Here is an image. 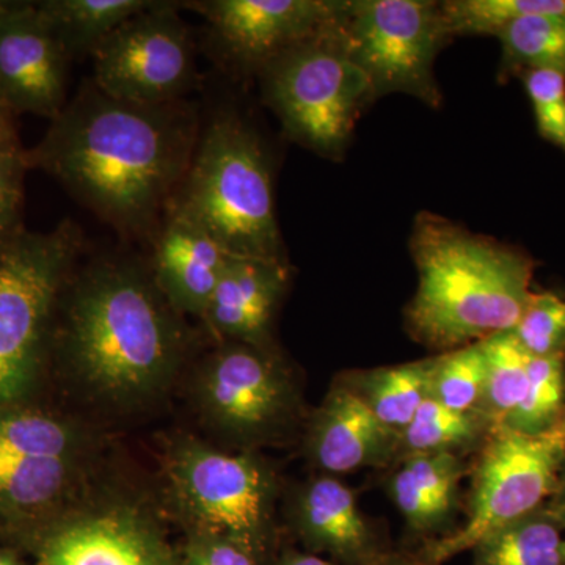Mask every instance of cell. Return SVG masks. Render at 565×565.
Instances as JSON below:
<instances>
[{
	"mask_svg": "<svg viewBox=\"0 0 565 565\" xmlns=\"http://www.w3.org/2000/svg\"><path fill=\"white\" fill-rule=\"evenodd\" d=\"M199 136L192 104L120 102L88 81L25 159L118 232L139 236L161 221Z\"/></svg>",
	"mask_w": 565,
	"mask_h": 565,
	"instance_id": "1",
	"label": "cell"
},
{
	"mask_svg": "<svg viewBox=\"0 0 565 565\" xmlns=\"http://www.w3.org/2000/svg\"><path fill=\"white\" fill-rule=\"evenodd\" d=\"M68 296L61 348L93 392L136 403L170 381L185 330L150 269L121 259L99 262L81 274Z\"/></svg>",
	"mask_w": 565,
	"mask_h": 565,
	"instance_id": "2",
	"label": "cell"
},
{
	"mask_svg": "<svg viewBox=\"0 0 565 565\" xmlns=\"http://www.w3.org/2000/svg\"><path fill=\"white\" fill-rule=\"evenodd\" d=\"M418 289L405 326L419 343L452 351L511 332L530 300L533 259L444 215L423 211L411 236Z\"/></svg>",
	"mask_w": 565,
	"mask_h": 565,
	"instance_id": "3",
	"label": "cell"
},
{
	"mask_svg": "<svg viewBox=\"0 0 565 565\" xmlns=\"http://www.w3.org/2000/svg\"><path fill=\"white\" fill-rule=\"evenodd\" d=\"M170 203L232 255L288 262L266 151L258 134L233 111H218L200 132Z\"/></svg>",
	"mask_w": 565,
	"mask_h": 565,
	"instance_id": "4",
	"label": "cell"
},
{
	"mask_svg": "<svg viewBox=\"0 0 565 565\" xmlns=\"http://www.w3.org/2000/svg\"><path fill=\"white\" fill-rule=\"evenodd\" d=\"M84 248L79 226L22 228L0 245V408L24 405L50 348L52 322Z\"/></svg>",
	"mask_w": 565,
	"mask_h": 565,
	"instance_id": "5",
	"label": "cell"
},
{
	"mask_svg": "<svg viewBox=\"0 0 565 565\" xmlns=\"http://www.w3.org/2000/svg\"><path fill=\"white\" fill-rule=\"evenodd\" d=\"M341 18L259 71L264 102L286 136L327 159L343 156L355 122L375 99L366 74L345 51Z\"/></svg>",
	"mask_w": 565,
	"mask_h": 565,
	"instance_id": "6",
	"label": "cell"
},
{
	"mask_svg": "<svg viewBox=\"0 0 565 565\" xmlns=\"http://www.w3.org/2000/svg\"><path fill=\"white\" fill-rule=\"evenodd\" d=\"M565 460V416L541 434L497 427L482 445L467 523L430 542L422 559L441 565L487 535L545 508L555 498Z\"/></svg>",
	"mask_w": 565,
	"mask_h": 565,
	"instance_id": "7",
	"label": "cell"
},
{
	"mask_svg": "<svg viewBox=\"0 0 565 565\" xmlns=\"http://www.w3.org/2000/svg\"><path fill=\"white\" fill-rule=\"evenodd\" d=\"M170 492L193 533L218 535L256 557L273 537L277 478L262 457L178 441L167 459Z\"/></svg>",
	"mask_w": 565,
	"mask_h": 565,
	"instance_id": "8",
	"label": "cell"
},
{
	"mask_svg": "<svg viewBox=\"0 0 565 565\" xmlns=\"http://www.w3.org/2000/svg\"><path fill=\"white\" fill-rule=\"evenodd\" d=\"M340 33L349 57L379 96L403 93L441 106L434 62L446 36L440 3L430 0L345 2Z\"/></svg>",
	"mask_w": 565,
	"mask_h": 565,
	"instance_id": "9",
	"label": "cell"
},
{
	"mask_svg": "<svg viewBox=\"0 0 565 565\" xmlns=\"http://www.w3.org/2000/svg\"><path fill=\"white\" fill-rule=\"evenodd\" d=\"M180 2L154 6L122 22L93 52V84L120 102L167 106L195 87V43Z\"/></svg>",
	"mask_w": 565,
	"mask_h": 565,
	"instance_id": "10",
	"label": "cell"
},
{
	"mask_svg": "<svg viewBox=\"0 0 565 565\" xmlns=\"http://www.w3.org/2000/svg\"><path fill=\"white\" fill-rule=\"evenodd\" d=\"M76 429L25 405L0 408V519L31 522L68 493L79 465Z\"/></svg>",
	"mask_w": 565,
	"mask_h": 565,
	"instance_id": "11",
	"label": "cell"
},
{
	"mask_svg": "<svg viewBox=\"0 0 565 565\" xmlns=\"http://www.w3.org/2000/svg\"><path fill=\"white\" fill-rule=\"evenodd\" d=\"M196 384L207 418L239 440H262L277 433L296 407L288 370L264 345L218 344Z\"/></svg>",
	"mask_w": 565,
	"mask_h": 565,
	"instance_id": "12",
	"label": "cell"
},
{
	"mask_svg": "<svg viewBox=\"0 0 565 565\" xmlns=\"http://www.w3.org/2000/svg\"><path fill=\"white\" fill-rule=\"evenodd\" d=\"M206 21L211 46L226 65L259 73L282 52L340 20L345 2L330 0H193L180 2Z\"/></svg>",
	"mask_w": 565,
	"mask_h": 565,
	"instance_id": "13",
	"label": "cell"
},
{
	"mask_svg": "<svg viewBox=\"0 0 565 565\" xmlns=\"http://www.w3.org/2000/svg\"><path fill=\"white\" fill-rule=\"evenodd\" d=\"M70 62L35 2H3L0 95L11 114L57 118L68 104Z\"/></svg>",
	"mask_w": 565,
	"mask_h": 565,
	"instance_id": "14",
	"label": "cell"
},
{
	"mask_svg": "<svg viewBox=\"0 0 565 565\" xmlns=\"http://www.w3.org/2000/svg\"><path fill=\"white\" fill-rule=\"evenodd\" d=\"M36 565H181L159 527L140 509L111 504L50 527Z\"/></svg>",
	"mask_w": 565,
	"mask_h": 565,
	"instance_id": "15",
	"label": "cell"
},
{
	"mask_svg": "<svg viewBox=\"0 0 565 565\" xmlns=\"http://www.w3.org/2000/svg\"><path fill=\"white\" fill-rule=\"evenodd\" d=\"M152 233L156 288L178 315L202 319L232 253L172 203Z\"/></svg>",
	"mask_w": 565,
	"mask_h": 565,
	"instance_id": "16",
	"label": "cell"
},
{
	"mask_svg": "<svg viewBox=\"0 0 565 565\" xmlns=\"http://www.w3.org/2000/svg\"><path fill=\"white\" fill-rule=\"evenodd\" d=\"M305 448L318 470L338 476L397 459L399 435L338 379L311 418Z\"/></svg>",
	"mask_w": 565,
	"mask_h": 565,
	"instance_id": "17",
	"label": "cell"
},
{
	"mask_svg": "<svg viewBox=\"0 0 565 565\" xmlns=\"http://www.w3.org/2000/svg\"><path fill=\"white\" fill-rule=\"evenodd\" d=\"M291 277L280 259L232 255L202 316L218 343L234 341L269 348L275 311Z\"/></svg>",
	"mask_w": 565,
	"mask_h": 565,
	"instance_id": "18",
	"label": "cell"
},
{
	"mask_svg": "<svg viewBox=\"0 0 565 565\" xmlns=\"http://www.w3.org/2000/svg\"><path fill=\"white\" fill-rule=\"evenodd\" d=\"M292 523L305 544L341 565H371L384 553L355 493L337 476L305 482L294 498Z\"/></svg>",
	"mask_w": 565,
	"mask_h": 565,
	"instance_id": "19",
	"label": "cell"
},
{
	"mask_svg": "<svg viewBox=\"0 0 565 565\" xmlns=\"http://www.w3.org/2000/svg\"><path fill=\"white\" fill-rule=\"evenodd\" d=\"M388 481V493L407 525L433 533L451 519L465 467L462 456L449 452L404 457Z\"/></svg>",
	"mask_w": 565,
	"mask_h": 565,
	"instance_id": "20",
	"label": "cell"
},
{
	"mask_svg": "<svg viewBox=\"0 0 565 565\" xmlns=\"http://www.w3.org/2000/svg\"><path fill=\"white\" fill-rule=\"evenodd\" d=\"M433 359L353 371L340 381L348 385L384 426L399 435L429 397Z\"/></svg>",
	"mask_w": 565,
	"mask_h": 565,
	"instance_id": "21",
	"label": "cell"
},
{
	"mask_svg": "<svg viewBox=\"0 0 565 565\" xmlns=\"http://www.w3.org/2000/svg\"><path fill=\"white\" fill-rule=\"evenodd\" d=\"M156 0H43L35 2L70 61L92 57L111 32Z\"/></svg>",
	"mask_w": 565,
	"mask_h": 565,
	"instance_id": "22",
	"label": "cell"
},
{
	"mask_svg": "<svg viewBox=\"0 0 565 565\" xmlns=\"http://www.w3.org/2000/svg\"><path fill=\"white\" fill-rule=\"evenodd\" d=\"M473 565H565L564 533L548 505L487 535Z\"/></svg>",
	"mask_w": 565,
	"mask_h": 565,
	"instance_id": "23",
	"label": "cell"
},
{
	"mask_svg": "<svg viewBox=\"0 0 565 565\" xmlns=\"http://www.w3.org/2000/svg\"><path fill=\"white\" fill-rule=\"evenodd\" d=\"M492 430L484 415L451 411L427 397L399 434L397 459L435 452L463 456L476 446L482 448Z\"/></svg>",
	"mask_w": 565,
	"mask_h": 565,
	"instance_id": "24",
	"label": "cell"
},
{
	"mask_svg": "<svg viewBox=\"0 0 565 565\" xmlns=\"http://www.w3.org/2000/svg\"><path fill=\"white\" fill-rule=\"evenodd\" d=\"M497 36L501 41V81L533 70L565 76V13L523 18Z\"/></svg>",
	"mask_w": 565,
	"mask_h": 565,
	"instance_id": "25",
	"label": "cell"
},
{
	"mask_svg": "<svg viewBox=\"0 0 565 565\" xmlns=\"http://www.w3.org/2000/svg\"><path fill=\"white\" fill-rule=\"evenodd\" d=\"M479 345L486 366L482 414L497 429L503 426L525 396L531 355L519 343L512 330L494 333L479 341Z\"/></svg>",
	"mask_w": 565,
	"mask_h": 565,
	"instance_id": "26",
	"label": "cell"
},
{
	"mask_svg": "<svg viewBox=\"0 0 565 565\" xmlns=\"http://www.w3.org/2000/svg\"><path fill=\"white\" fill-rule=\"evenodd\" d=\"M565 416V355L531 356L525 396L503 426L541 434Z\"/></svg>",
	"mask_w": 565,
	"mask_h": 565,
	"instance_id": "27",
	"label": "cell"
},
{
	"mask_svg": "<svg viewBox=\"0 0 565 565\" xmlns=\"http://www.w3.org/2000/svg\"><path fill=\"white\" fill-rule=\"evenodd\" d=\"M446 36L498 35L535 14H563L565 0H449L440 3Z\"/></svg>",
	"mask_w": 565,
	"mask_h": 565,
	"instance_id": "28",
	"label": "cell"
},
{
	"mask_svg": "<svg viewBox=\"0 0 565 565\" xmlns=\"http://www.w3.org/2000/svg\"><path fill=\"white\" fill-rule=\"evenodd\" d=\"M484 392V355L479 343L462 345L434 356L430 399L451 411L482 414Z\"/></svg>",
	"mask_w": 565,
	"mask_h": 565,
	"instance_id": "29",
	"label": "cell"
},
{
	"mask_svg": "<svg viewBox=\"0 0 565 565\" xmlns=\"http://www.w3.org/2000/svg\"><path fill=\"white\" fill-rule=\"evenodd\" d=\"M13 115L0 118V245L21 232L24 178L29 170Z\"/></svg>",
	"mask_w": 565,
	"mask_h": 565,
	"instance_id": "30",
	"label": "cell"
},
{
	"mask_svg": "<svg viewBox=\"0 0 565 565\" xmlns=\"http://www.w3.org/2000/svg\"><path fill=\"white\" fill-rule=\"evenodd\" d=\"M512 333L531 356L565 355V299L533 292Z\"/></svg>",
	"mask_w": 565,
	"mask_h": 565,
	"instance_id": "31",
	"label": "cell"
},
{
	"mask_svg": "<svg viewBox=\"0 0 565 565\" xmlns=\"http://www.w3.org/2000/svg\"><path fill=\"white\" fill-rule=\"evenodd\" d=\"M522 77L539 134L565 152V76L556 71L533 70L522 73Z\"/></svg>",
	"mask_w": 565,
	"mask_h": 565,
	"instance_id": "32",
	"label": "cell"
},
{
	"mask_svg": "<svg viewBox=\"0 0 565 565\" xmlns=\"http://www.w3.org/2000/svg\"><path fill=\"white\" fill-rule=\"evenodd\" d=\"M181 565H258V557L230 539L192 533Z\"/></svg>",
	"mask_w": 565,
	"mask_h": 565,
	"instance_id": "33",
	"label": "cell"
},
{
	"mask_svg": "<svg viewBox=\"0 0 565 565\" xmlns=\"http://www.w3.org/2000/svg\"><path fill=\"white\" fill-rule=\"evenodd\" d=\"M275 565H341L311 553L288 552Z\"/></svg>",
	"mask_w": 565,
	"mask_h": 565,
	"instance_id": "34",
	"label": "cell"
},
{
	"mask_svg": "<svg viewBox=\"0 0 565 565\" xmlns=\"http://www.w3.org/2000/svg\"><path fill=\"white\" fill-rule=\"evenodd\" d=\"M371 565H429L424 563L422 557H412L407 555H396V553H382L373 561Z\"/></svg>",
	"mask_w": 565,
	"mask_h": 565,
	"instance_id": "35",
	"label": "cell"
},
{
	"mask_svg": "<svg viewBox=\"0 0 565 565\" xmlns=\"http://www.w3.org/2000/svg\"><path fill=\"white\" fill-rule=\"evenodd\" d=\"M548 505L550 511L553 512L557 523H559L561 530L565 533V500H552ZM564 552H565V537H564Z\"/></svg>",
	"mask_w": 565,
	"mask_h": 565,
	"instance_id": "36",
	"label": "cell"
},
{
	"mask_svg": "<svg viewBox=\"0 0 565 565\" xmlns=\"http://www.w3.org/2000/svg\"><path fill=\"white\" fill-rule=\"evenodd\" d=\"M0 565H22L13 553L0 550Z\"/></svg>",
	"mask_w": 565,
	"mask_h": 565,
	"instance_id": "37",
	"label": "cell"
},
{
	"mask_svg": "<svg viewBox=\"0 0 565 565\" xmlns=\"http://www.w3.org/2000/svg\"><path fill=\"white\" fill-rule=\"evenodd\" d=\"M553 500H565V460L563 470H561L559 486H557V492Z\"/></svg>",
	"mask_w": 565,
	"mask_h": 565,
	"instance_id": "38",
	"label": "cell"
},
{
	"mask_svg": "<svg viewBox=\"0 0 565 565\" xmlns=\"http://www.w3.org/2000/svg\"><path fill=\"white\" fill-rule=\"evenodd\" d=\"M7 115H13L9 109H7L6 102H3L2 95H0V118L7 117ZM14 117V115H13Z\"/></svg>",
	"mask_w": 565,
	"mask_h": 565,
	"instance_id": "39",
	"label": "cell"
}]
</instances>
